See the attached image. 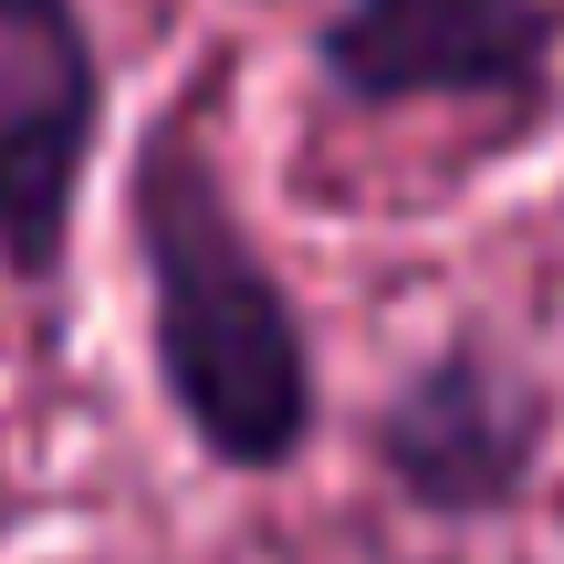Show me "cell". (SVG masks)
<instances>
[{
    "mask_svg": "<svg viewBox=\"0 0 564 564\" xmlns=\"http://www.w3.org/2000/svg\"><path fill=\"white\" fill-rule=\"evenodd\" d=\"M314 74L356 116L481 105L533 137L564 105V0H335L314 21Z\"/></svg>",
    "mask_w": 564,
    "mask_h": 564,
    "instance_id": "3",
    "label": "cell"
},
{
    "mask_svg": "<svg viewBox=\"0 0 564 564\" xmlns=\"http://www.w3.org/2000/svg\"><path fill=\"white\" fill-rule=\"evenodd\" d=\"M544 449H554V398L502 335L460 324L440 335L419 366H398V387L366 419V460L398 491V512L440 533H481L544 491Z\"/></svg>",
    "mask_w": 564,
    "mask_h": 564,
    "instance_id": "2",
    "label": "cell"
},
{
    "mask_svg": "<svg viewBox=\"0 0 564 564\" xmlns=\"http://www.w3.org/2000/svg\"><path fill=\"white\" fill-rule=\"evenodd\" d=\"M126 251H137V314L167 419L199 440L230 481H282L324 429L314 324H303L282 262L230 199L199 105L167 95L126 158Z\"/></svg>",
    "mask_w": 564,
    "mask_h": 564,
    "instance_id": "1",
    "label": "cell"
},
{
    "mask_svg": "<svg viewBox=\"0 0 564 564\" xmlns=\"http://www.w3.org/2000/svg\"><path fill=\"white\" fill-rule=\"evenodd\" d=\"M105 147V42L84 0H0V282L63 293Z\"/></svg>",
    "mask_w": 564,
    "mask_h": 564,
    "instance_id": "4",
    "label": "cell"
}]
</instances>
